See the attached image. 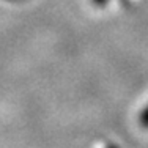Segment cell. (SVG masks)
I'll use <instances>...</instances> for the list:
<instances>
[{
    "mask_svg": "<svg viewBox=\"0 0 148 148\" xmlns=\"http://www.w3.org/2000/svg\"><path fill=\"white\" fill-rule=\"evenodd\" d=\"M140 121H142L143 126H147L148 128V107L145 109V110L142 112V117H140Z\"/></svg>",
    "mask_w": 148,
    "mask_h": 148,
    "instance_id": "obj_1",
    "label": "cell"
},
{
    "mask_svg": "<svg viewBox=\"0 0 148 148\" xmlns=\"http://www.w3.org/2000/svg\"><path fill=\"white\" fill-rule=\"evenodd\" d=\"M95 3H96V5H104L106 2H107V0H93Z\"/></svg>",
    "mask_w": 148,
    "mask_h": 148,
    "instance_id": "obj_2",
    "label": "cell"
}]
</instances>
